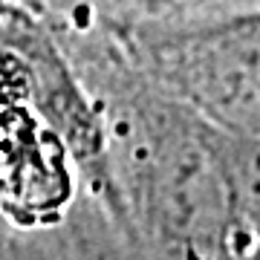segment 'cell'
Wrapping results in <instances>:
<instances>
[{"label": "cell", "instance_id": "cell-2", "mask_svg": "<svg viewBox=\"0 0 260 260\" xmlns=\"http://www.w3.org/2000/svg\"><path fill=\"white\" fill-rule=\"evenodd\" d=\"M0 3H9V6H18V9H26L29 15L38 18V0H0Z\"/></svg>", "mask_w": 260, "mask_h": 260}, {"label": "cell", "instance_id": "cell-1", "mask_svg": "<svg viewBox=\"0 0 260 260\" xmlns=\"http://www.w3.org/2000/svg\"><path fill=\"white\" fill-rule=\"evenodd\" d=\"M38 20L61 35H81L99 23V0H38Z\"/></svg>", "mask_w": 260, "mask_h": 260}]
</instances>
